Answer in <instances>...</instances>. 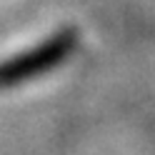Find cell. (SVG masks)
I'll list each match as a JSON object with an SVG mask.
<instances>
[{
    "label": "cell",
    "instance_id": "6da1fadb",
    "mask_svg": "<svg viewBox=\"0 0 155 155\" xmlns=\"http://www.w3.org/2000/svg\"><path fill=\"white\" fill-rule=\"evenodd\" d=\"M70 40L73 38L68 33H55V35L40 38L35 43L10 48L5 55L0 53V88L23 83L25 78L45 73L48 68L60 63L68 48H70Z\"/></svg>",
    "mask_w": 155,
    "mask_h": 155
}]
</instances>
